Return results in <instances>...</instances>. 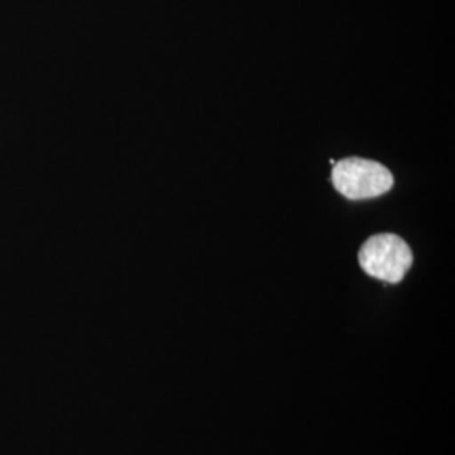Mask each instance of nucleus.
Listing matches in <instances>:
<instances>
[{"mask_svg":"<svg viewBox=\"0 0 455 455\" xmlns=\"http://www.w3.org/2000/svg\"><path fill=\"white\" fill-rule=\"evenodd\" d=\"M358 260L368 275L388 283H400L413 263V253L402 236L379 233L363 243Z\"/></svg>","mask_w":455,"mask_h":455,"instance_id":"obj_1","label":"nucleus"},{"mask_svg":"<svg viewBox=\"0 0 455 455\" xmlns=\"http://www.w3.org/2000/svg\"><path fill=\"white\" fill-rule=\"evenodd\" d=\"M393 174L383 164L347 157L332 165V184L339 195L353 199H373L393 188Z\"/></svg>","mask_w":455,"mask_h":455,"instance_id":"obj_2","label":"nucleus"}]
</instances>
